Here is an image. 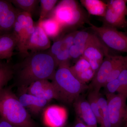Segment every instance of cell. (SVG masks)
Segmentation results:
<instances>
[{
    "mask_svg": "<svg viewBox=\"0 0 127 127\" xmlns=\"http://www.w3.org/2000/svg\"><path fill=\"white\" fill-rule=\"evenodd\" d=\"M14 68L22 86L26 88L36 81L52 80L58 67L54 58L45 51L30 53Z\"/></svg>",
    "mask_w": 127,
    "mask_h": 127,
    "instance_id": "6da1fadb",
    "label": "cell"
},
{
    "mask_svg": "<svg viewBox=\"0 0 127 127\" xmlns=\"http://www.w3.org/2000/svg\"><path fill=\"white\" fill-rule=\"evenodd\" d=\"M0 118L15 127H36L29 112L10 87L0 91Z\"/></svg>",
    "mask_w": 127,
    "mask_h": 127,
    "instance_id": "7a4b0ae2",
    "label": "cell"
},
{
    "mask_svg": "<svg viewBox=\"0 0 127 127\" xmlns=\"http://www.w3.org/2000/svg\"><path fill=\"white\" fill-rule=\"evenodd\" d=\"M70 65L58 67L52 81L59 97V100L68 104L73 103L81 94L89 89L75 76L70 68Z\"/></svg>",
    "mask_w": 127,
    "mask_h": 127,
    "instance_id": "3957f363",
    "label": "cell"
},
{
    "mask_svg": "<svg viewBox=\"0 0 127 127\" xmlns=\"http://www.w3.org/2000/svg\"><path fill=\"white\" fill-rule=\"evenodd\" d=\"M48 17L56 20L63 29L80 27L85 23H90L86 14L78 2L74 0L61 1Z\"/></svg>",
    "mask_w": 127,
    "mask_h": 127,
    "instance_id": "277c9868",
    "label": "cell"
},
{
    "mask_svg": "<svg viewBox=\"0 0 127 127\" xmlns=\"http://www.w3.org/2000/svg\"><path fill=\"white\" fill-rule=\"evenodd\" d=\"M35 26L32 15L20 10L14 25L13 32L17 39V50L24 58L30 55L27 46L30 36L34 32Z\"/></svg>",
    "mask_w": 127,
    "mask_h": 127,
    "instance_id": "5b68a950",
    "label": "cell"
},
{
    "mask_svg": "<svg viewBox=\"0 0 127 127\" xmlns=\"http://www.w3.org/2000/svg\"><path fill=\"white\" fill-rule=\"evenodd\" d=\"M90 28L108 49L127 53V34L116 28L103 26L97 27L91 23Z\"/></svg>",
    "mask_w": 127,
    "mask_h": 127,
    "instance_id": "8992f818",
    "label": "cell"
},
{
    "mask_svg": "<svg viewBox=\"0 0 127 127\" xmlns=\"http://www.w3.org/2000/svg\"><path fill=\"white\" fill-rule=\"evenodd\" d=\"M108 48L95 33L91 34L82 57L87 59L95 73L98 70L104 57L109 55Z\"/></svg>",
    "mask_w": 127,
    "mask_h": 127,
    "instance_id": "52a82bcc",
    "label": "cell"
},
{
    "mask_svg": "<svg viewBox=\"0 0 127 127\" xmlns=\"http://www.w3.org/2000/svg\"><path fill=\"white\" fill-rule=\"evenodd\" d=\"M108 110L112 127H119L127 119V95L106 93Z\"/></svg>",
    "mask_w": 127,
    "mask_h": 127,
    "instance_id": "ba28073f",
    "label": "cell"
},
{
    "mask_svg": "<svg viewBox=\"0 0 127 127\" xmlns=\"http://www.w3.org/2000/svg\"><path fill=\"white\" fill-rule=\"evenodd\" d=\"M120 55L109 54L104 57L102 63L88 86L91 90L100 92L101 89L104 87L107 82L110 73L117 61Z\"/></svg>",
    "mask_w": 127,
    "mask_h": 127,
    "instance_id": "9c48e42d",
    "label": "cell"
},
{
    "mask_svg": "<svg viewBox=\"0 0 127 127\" xmlns=\"http://www.w3.org/2000/svg\"><path fill=\"white\" fill-rule=\"evenodd\" d=\"M20 11L9 0H0V35L13 32Z\"/></svg>",
    "mask_w": 127,
    "mask_h": 127,
    "instance_id": "30bf717a",
    "label": "cell"
},
{
    "mask_svg": "<svg viewBox=\"0 0 127 127\" xmlns=\"http://www.w3.org/2000/svg\"><path fill=\"white\" fill-rule=\"evenodd\" d=\"M23 89L28 93L49 102L53 99L59 100V95L54 84L48 80L36 81Z\"/></svg>",
    "mask_w": 127,
    "mask_h": 127,
    "instance_id": "8fae6325",
    "label": "cell"
},
{
    "mask_svg": "<svg viewBox=\"0 0 127 127\" xmlns=\"http://www.w3.org/2000/svg\"><path fill=\"white\" fill-rule=\"evenodd\" d=\"M67 118V111L63 107L51 105L43 110V122L47 127H63Z\"/></svg>",
    "mask_w": 127,
    "mask_h": 127,
    "instance_id": "7c38bea8",
    "label": "cell"
},
{
    "mask_svg": "<svg viewBox=\"0 0 127 127\" xmlns=\"http://www.w3.org/2000/svg\"><path fill=\"white\" fill-rule=\"evenodd\" d=\"M51 47L50 39L43 29L36 24L28 42L27 48L31 52L45 51Z\"/></svg>",
    "mask_w": 127,
    "mask_h": 127,
    "instance_id": "4fadbf2b",
    "label": "cell"
},
{
    "mask_svg": "<svg viewBox=\"0 0 127 127\" xmlns=\"http://www.w3.org/2000/svg\"><path fill=\"white\" fill-rule=\"evenodd\" d=\"M78 118L89 127H97L96 118L87 100L79 96L73 103Z\"/></svg>",
    "mask_w": 127,
    "mask_h": 127,
    "instance_id": "5bb4252c",
    "label": "cell"
},
{
    "mask_svg": "<svg viewBox=\"0 0 127 127\" xmlns=\"http://www.w3.org/2000/svg\"><path fill=\"white\" fill-rule=\"evenodd\" d=\"M18 96L22 106L33 115L39 114L45 108L49 102L47 100L28 93L25 90Z\"/></svg>",
    "mask_w": 127,
    "mask_h": 127,
    "instance_id": "9a60e30c",
    "label": "cell"
},
{
    "mask_svg": "<svg viewBox=\"0 0 127 127\" xmlns=\"http://www.w3.org/2000/svg\"><path fill=\"white\" fill-rule=\"evenodd\" d=\"M17 44V39L13 32L0 35V60L11 59Z\"/></svg>",
    "mask_w": 127,
    "mask_h": 127,
    "instance_id": "2e32d148",
    "label": "cell"
},
{
    "mask_svg": "<svg viewBox=\"0 0 127 127\" xmlns=\"http://www.w3.org/2000/svg\"><path fill=\"white\" fill-rule=\"evenodd\" d=\"M102 18L103 26L117 29H124L127 27V16L108 6L105 15Z\"/></svg>",
    "mask_w": 127,
    "mask_h": 127,
    "instance_id": "e0dca14e",
    "label": "cell"
},
{
    "mask_svg": "<svg viewBox=\"0 0 127 127\" xmlns=\"http://www.w3.org/2000/svg\"><path fill=\"white\" fill-rule=\"evenodd\" d=\"M45 32L50 39H55L61 33L63 28L54 18L52 17L46 18L37 23Z\"/></svg>",
    "mask_w": 127,
    "mask_h": 127,
    "instance_id": "ac0fdd59",
    "label": "cell"
},
{
    "mask_svg": "<svg viewBox=\"0 0 127 127\" xmlns=\"http://www.w3.org/2000/svg\"><path fill=\"white\" fill-rule=\"evenodd\" d=\"M80 1L90 15L102 17L105 15L108 6L104 1L100 0H81Z\"/></svg>",
    "mask_w": 127,
    "mask_h": 127,
    "instance_id": "d6986e66",
    "label": "cell"
},
{
    "mask_svg": "<svg viewBox=\"0 0 127 127\" xmlns=\"http://www.w3.org/2000/svg\"><path fill=\"white\" fill-rule=\"evenodd\" d=\"M15 74L14 66L8 63L0 65V91L4 88Z\"/></svg>",
    "mask_w": 127,
    "mask_h": 127,
    "instance_id": "ffe728a7",
    "label": "cell"
},
{
    "mask_svg": "<svg viewBox=\"0 0 127 127\" xmlns=\"http://www.w3.org/2000/svg\"><path fill=\"white\" fill-rule=\"evenodd\" d=\"M16 8L32 15L40 2L38 0H9Z\"/></svg>",
    "mask_w": 127,
    "mask_h": 127,
    "instance_id": "44dd1931",
    "label": "cell"
},
{
    "mask_svg": "<svg viewBox=\"0 0 127 127\" xmlns=\"http://www.w3.org/2000/svg\"><path fill=\"white\" fill-rule=\"evenodd\" d=\"M100 92H98L95 91L91 90L88 96L87 100L96 118L98 124L101 125L102 122V119L97 98L98 94Z\"/></svg>",
    "mask_w": 127,
    "mask_h": 127,
    "instance_id": "7402d4cb",
    "label": "cell"
},
{
    "mask_svg": "<svg viewBox=\"0 0 127 127\" xmlns=\"http://www.w3.org/2000/svg\"><path fill=\"white\" fill-rule=\"evenodd\" d=\"M97 98L102 119V122L101 127H112L108 115L106 98H105L100 93L98 94Z\"/></svg>",
    "mask_w": 127,
    "mask_h": 127,
    "instance_id": "603a6c76",
    "label": "cell"
},
{
    "mask_svg": "<svg viewBox=\"0 0 127 127\" xmlns=\"http://www.w3.org/2000/svg\"><path fill=\"white\" fill-rule=\"evenodd\" d=\"M127 68V56H120L109 75L107 83L117 79L121 72Z\"/></svg>",
    "mask_w": 127,
    "mask_h": 127,
    "instance_id": "cb8c5ba5",
    "label": "cell"
},
{
    "mask_svg": "<svg viewBox=\"0 0 127 127\" xmlns=\"http://www.w3.org/2000/svg\"><path fill=\"white\" fill-rule=\"evenodd\" d=\"M70 68L73 75L77 78L92 68L88 61L81 57L73 66L70 67Z\"/></svg>",
    "mask_w": 127,
    "mask_h": 127,
    "instance_id": "d4e9b609",
    "label": "cell"
},
{
    "mask_svg": "<svg viewBox=\"0 0 127 127\" xmlns=\"http://www.w3.org/2000/svg\"><path fill=\"white\" fill-rule=\"evenodd\" d=\"M58 1L57 0H41V11L38 22L42 21L49 16Z\"/></svg>",
    "mask_w": 127,
    "mask_h": 127,
    "instance_id": "484cf974",
    "label": "cell"
},
{
    "mask_svg": "<svg viewBox=\"0 0 127 127\" xmlns=\"http://www.w3.org/2000/svg\"><path fill=\"white\" fill-rule=\"evenodd\" d=\"M91 35V33L85 31H76L73 40V45L84 51Z\"/></svg>",
    "mask_w": 127,
    "mask_h": 127,
    "instance_id": "4316f807",
    "label": "cell"
},
{
    "mask_svg": "<svg viewBox=\"0 0 127 127\" xmlns=\"http://www.w3.org/2000/svg\"><path fill=\"white\" fill-rule=\"evenodd\" d=\"M58 67L59 66L65 64H69L70 59L69 55V49H64L54 58Z\"/></svg>",
    "mask_w": 127,
    "mask_h": 127,
    "instance_id": "83f0119b",
    "label": "cell"
},
{
    "mask_svg": "<svg viewBox=\"0 0 127 127\" xmlns=\"http://www.w3.org/2000/svg\"><path fill=\"white\" fill-rule=\"evenodd\" d=\"M104 87L106 90L107 93L113 94L117 92L122 94V86L118 78L107 83Z\"/></svg>",
    "mask_w": 127,
    "mask_h": 127,
    "instance_id": "f1b7e54d",
    "label": "cell"
},
{
    "mask_svg": "<svg viewBox=\"0 0 127 127\" xmlns=\"http://www.w3.org/2000/svg\"><path fill=\"white\" fill-rule=\"evenodd\" d=\"M63 49V42L62 39H57L52 45L51 46L48 52L55 58Z\"/></svg>",
    "mask_w": 127,
    "mask_h": 127,
    "instance_id": "f546056e",
    "label": "cell"
},
{
    "mask_svg": "<svg viewBox=\"0 0 127 127\" xmlns=\"http://www.w3.org/2000/svg\"><path fill=\"white\" fill-rule=\"evenodd\" d=\"M84 51L76 45H73L69 49V55L71 59L76 62L82 56Z\"/></svg>",
    "mask_w": 127,
    "mask_h": 127,
    "instance_id": "4dcf8cb0",
    "label": "cell"
},
{
    "mask_svg": "<svg viewBox=\"0 0 127 127\" xmlns=\"http://www.w3.org/2000/svg\"><path fill=\"white\" fill-rule=\"evenodd\" d=\"M76 32V31H74L62 38L63 49H69L73 45V40Z\"/></svg>",
    "mask_w": 127,
    "mask_h": 127,
    "instance_id": "1f68e13d",
    "label": "cell"
},
{
    "mask_svg": "<svg viewBox=\"0 0 127 127\" xmlns=\"http://www.w3.org/2000/svg\"><path fill=\"white\" fill-rule=\"evenodd\" d=\"M122 89V94L127 95V68L123 71L118 77Z\"/></svg>",
    "mask_w": 127,
    "mask_h": 127,
    "instance_id": "d6a6232c",
    "label": "cell"
},
{
    "mask_svg": "<svg viewBox=\"0 0 127 127\" xmlns=\"http://www.w3.org/2000/svg\"><path fill=\"white\" fill-rule=\"evenodd\" d=\"M73 127H89L79 118H77Z\"/></svg>",
    "mask_w": 127,
    "mask_h": 127,
    "instance_id": "836d02e7",
    "label": "cell"
},
{
    "mask_svg": "<svg viewBox=\"0 0 127 127\" xmlns=\"http://www.w3.org/2000/svg\"><path fill=\"white\" fill-rule=\"evenodd\" d=\"M0 127H15L10 123L0 118Z\"/></svg>",
    "mask_w": 127,
    "mask_h": 127,
    "instance_id": "e575fe53",
    "label": "cell"
},
{
    "mask_svg": "<svg viewBox=\"0 0 127 127\" xmlns=\"http://www.w3.org/2000/svg\"><path fill=\"white\" fill-rule=\"evenodd\" d=\"M2 63H3L1 62L0 61V65H1Z\"/></svg>",
    "mask_w": 127,
    "mask_h": 127,
    "instance_id": "d590c367",
    "label": "cell"
},
{
    "mask_svg": "<svg viewBox=\"0 0 127 127\" xmlns=\"http://www.w3.org/2000/svg\"></svg>",
    "mask_w": 127,
    "mask_h": 127,
    "instance_id": "8d00e7d4",
    "label": "cell"
}]
</instances>
